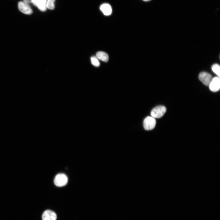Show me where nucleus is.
Segmentation results:
<instances>
[{
  "label": "nucleus",
  "mask_w": 220,
  "mask_h": 220,
  "mask_svg": "<svg viewBox=\"0 0 220 220\" xmlns=\"http://www.w3.org/2000/svg\"><path fill=\"white\" fill-rule=\"evenodd\" d=\"M166 110V107L164 106H157L152 110L151 115V116L155 118H160L163 116Z\"/></svg>",
  "instance_id": "f257e3e1"
},
{
  "label": "nucleus",
  "mask_w": 220,
  "mask_h": 220,
  "mask_svg": "<svg viewBox=\"0 0 220 220\" xmlns=\"http://www.w3.org/2000/svg\"><path fill=\"white\" fill-rule=\"evenodd\" d=\"M156 124V121L155 118L152 116H148L144 119L143 126L145 130H149L153 129Z\"/></svg>",
  "instance_id": "f03ea898"
},
{
  "label": "nucleus",
  "mask_w": 220,
  "mask_h": 220,
  "mask_svg": "<svg viewBox=\"0 0 220 220\" xmlns=\"http://www.w3.org/2000/svg\"><path fill=\"white\" fill-rule=\"evenodd\" d=\"M68 181V177L65 174L62 173L57 174L54 179L55 185L58 187L65 185L67 184Z\"/></svg>",
  "instance_id": "7ed1b4c3"
},
{
  "label": "nucleus",
  "mask_w": 220,
  "mask_h": 220,
  "mask_svg": "<svg viewBox=\"0 0 220 220\" xmlns=\"http://www.w3.org/2000/svg\"><path fill=\"white\" fill-rule=\"evenodd\" d=\"M18 7L19 10L24 14L30 15L32 13V10L30 6L24 1L19 2Z\"/></svg>",
  "instance_id": "20e7f679"
},
{
  "label": "nucleus",
  "mask_w": 220,
  "mask_h": 220,
  "mask_svg": "<svg viewBox=\"0 0 220 220\" xmlns=\"http://www.w3.org/2000/svg\"><path fill=\"white\" fill-rule=\"evenodd\" d=\"M212 78L210 74L206 72H201L199 75V80L206 86H209Z\"/></svg>",
  "instance_id": "39448f33"
},
{
  "label": "nucleus",
  "mask_w": 220,
  "mask_h": 220,
  "mask_svg": "<svg viewBox=\"0 0 220 220\" xmlns=\"http://www.w3.org/2000/svg\"><path fill=\"white\" fill-rule=\"evenodd\" d=\"M209 86L211 91L213 92L218 91L220 88V77L218 76L213 78Z\"/></svg>",
  "instance_id": "423d86ee"
},
{
  "label": "nucleus",
  "mask_w": 220,
  "mask_h": 220,
  "mask_svg": "<svg viewBox=\"0 0 220 220\" xmlns=\"http://www.w3.org/2000/svg\"><path fill=\"white\" fill-rule=\"evenodd\" d=\"M57 216L56 214L50 210H46L42 216V220H56Z\"/></svg>",
  "instance_id": "0eeeda50"
},
{
  "label": "nucleus",
  "mask_w": 220,
  "mask_h": 220,
  "mask_svg": "<svg viewBox=\"0 0 220 220\" xmlns=\"http://www.w3.org/2000/svg\"><path fill=\"white\" fill-rule=\"evenodd\" d=\"M47 0H32L33 4L37 6L42 11H45L47 9L46 2Z\"/></svg>",
  "instance_id": "6e6552de"
},
{
  "label": "nucleus",
  "mask_w": 220,
  "mask_h": 220,
  "mask_svg": "<svg viewBox=\"0 0 220 220\" xmlns=\"http://www.w3.org/2000/svg\"><path fill=\"white\" fill-rule=\"evenodd\" d=\"M100 9L103 14L106 16L111 15L112 12V9L111 6L107 3L102 4L100 6Z\"/></svg>",
  "instance_id": "1a4fd4ad"
},
{
  "label": "nucleus",
  "mask_w": 220,
  "mask_h": 220,
  "mask_svg": "<svg viewBox=\"0 0 220 220\" xmlns=\"http://www.w3.org/2000/svg\"><path fill=\"white\" fill-rule=\"evenodd\" d=\"M96 57L97 58L104 62H107L108 60V56L105 52L103 51H99L97 53Z\"/></svg>",
  "instance_id": "9d476101"
},
{
  "label": "nucleus",
  "mask_w": 220,
  "mask_h": 220,
  "mask_svg": "<svg viewBox=\"0 0 220 220\" xmlns=\"http://www.w3.org/2000/svg\"><path fill=\"white\" fill-rule=\"evenodd\" d=\"M211 69L213 72L215 73L218 76L220 77V67L219 65L218 64H215L212 66Z\"/></svg>",
  "instance_id": "9b49d317"
},
{
  "label": "nucleus",
  "mask_w": 220,
  "mask_h": 220,
  "mask_svg": "<svg viewBox=\"0 0 220 220\" xmlns=\"http://www.w3.org/2000/svg\"><path fill=\"white\" fill-rule=\"evenodd\" d=\"M55 0H47L46 2V7L52 10L55 8L54 2Z\"/></svg>",
  "instance_id": "f8f14e48"
},
{
  "label": "nucleus",
  "mask_w": 220,
  "mask_h": 220,
  "mask_svg": "<svg viewBox=\"0 0 220 220\" xmlns=\"http://www.w3.org/2000/svg\"><path fill=\"white\" fill-rule=\"evenodd\" d=\"M92 64L95 67H98L100 65L98 59L96 56H93L91 57Z\"/></svg>",
  "instance_id": "ddd939ff"
},
{
  "label": "nucleus",
  "mask_w": 220,
  "mask_h": 220,
  "mask_svg": "<svg viewBox=\"0 0 220 220\" xmlns=\"http://www.w3.org/2000/svg\"><path fill=\"white\" fill-rule=\"evenodd\" d=\"M32 0H24V1L28 3H31Z\"/></svg>",
  "instance_id": "4468645a"
},
{
  "label": "nucleus",
  "mask_w": 220,
  "mask_h": 220,
  "mask_svg": "<svg viewBox=\"0 0 220 220\" xmlns=\"http://www.w3.org/2000/svg\"><path fill=\"white\" fill-rule=\"evenodd\" d=\"M143 0V1H145V2H148V1H149L151 0Z\"/></svg>",
  "instance_id": "2eb2a0df"
}]
</instances>
